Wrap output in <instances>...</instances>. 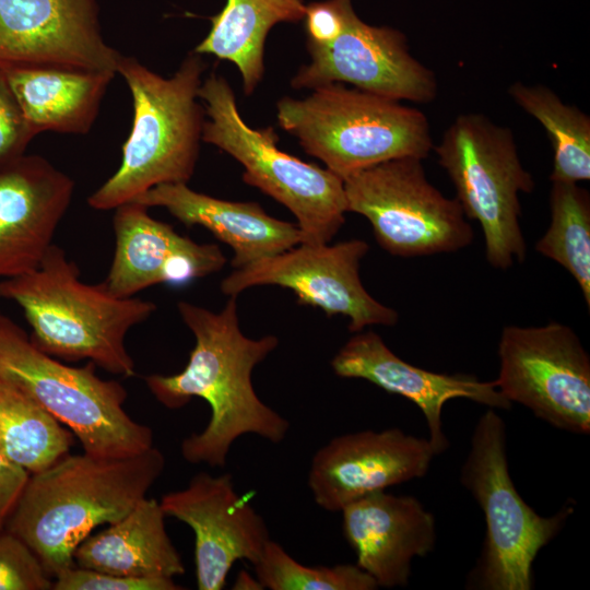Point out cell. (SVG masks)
Here are the masks:
<instances>
[{
	"label": "cell",
	"instance_id": "1",
	"mask_svg": "<svg viewBox=\"0 0 590 590\" xmlns=\"http://www.w3.org/2000/svg\"><path fill=\"white\" fill-rule=\"evenodd\" d=\"M177 307L196 340L189 361L178 374H153L144 380L167 409H180L193 397L210 405L205 428L181 441L182 458L191 464L223 468L232 445L243 435L281 442L290 422L258 397L251 380L253 368L276 349L279 339L243 334L236 296H231L219 312L184 300Z\"/></svg>",
	"mask_w": 590,
	"mask_h": 590
},
{
	"label": "cell",
	"instance_id": "2",
	"mask_svg": "<svg viewBox=\"0 0 590 590\" xmlns=\"http://www.w3.org/2000/svg\"><path fill=\"white\" fill-rule=\"evenodd\" d=\"M164 468L154 446L125 457L68 453L30 474L4 529L28 545L54 579L74 565L75 548L94 528L119 520L146 497Z\"/></svg>",
	"mask_w": 590,
	"mask_h": 590
},
{
	"label": "cell",
	"instance_id": "3",
	"mask_svg": "<svg viewBox=\"0 0 590 590\" xmlns=\"http://www.w3.org/2000/svg\"><path fill=\"white\" fill-rule=\"evenodd\" d=\"M0 298L22 308L30 339L44 353L70 362L88 359L123 377L135 374L126 335L156 309L149 300L113 295L103 282H82L76 263L54 244L36 269L0 281Z\"/></svg>",
	"mask_w": 590,
	"mask_h": 590
},
{
	"label": "cell",
	"instance_id": "4",
	"mask_svg": "<svg viewBox=\"0 0 590 590\" xmlns=\"http://www.w3.org/2000/svg\"><path fill=\"white\" fill-rule=\"evenodd\" d=\"M206 63L191 51L170 78L133 57H120L117 74L133 105L130 133L119 168L87 199L95 210H113L161 184L188 182L199 156L204 110L198 91Z\"/></svg>",
	"mask_w": 590,
	"mask_h": 590
},
{
	"label": "cell",
	"instance_id": "5",
	"mask_svg": "<svg viewBox=\"0 0 590 590\" xmlns=\"http://www.w3.org/2000/svg\"><path fill=\"white\" fill-rule=\"evenodd\" d=\"M281 128L342 179L402 157L426 158L434 149L429 120L401 102L331 83L303 99L278 104Z\"/></svg>",
	"mask_w": 590,
	"mask_h": 590
},
{
	"label": "cell",
	"instance_id": "6",
	"mask_svg": "<svg viewBox=\"0 0 590 590\" xmlns=\"http://www.w3.org/2000/svg\"><path fill=\"white\" fill-rule=\"evenodd\" d=\"M460 482L479 504L486 524L467 588L532 590L538 553L562 531L574 507L567 504L544 517L523 500L509 472L506 424L495 409L483 413L474 426Z\"/></svg>",
	"mask_w": 590,
	"mask_h": 590
},
{
	"label": "cell",
	"instance_id": "7",
	"mask_svg": "<svg viewBox=\"0 0 590 590\" xmlns=\"http://www.w3.org/2000/svg\"><path fill=\"white\" fill-rule=\"evenodd\" d=\"M95 364H62L37 349L30 337L0 312V381L25 393L96 457L131 456L153 446L151 427L135 422L123 409L126 389L104 380Z\"/></svg>",
	"mask_w": 590,
	"mask_h": 590
},
{
	"label": "cell",
	"instance_id": "8",
	"mask_svg": "<svg viewBox=\"0 0 590 590\" xmlns=\"http://www.w3.org/2000/svg\"><path fill=\"white\" fill-rule=\"evenodd\" d=\"M205 105L202 141L233 156L244 167L243 180L286 206L297 219L302 243L327 244L347 212L343 179L276 146L272 127L253 129L241 118L225 78L211 73L200 85Z\"/></svg>",
	"mask_w": 590,
	"mask_h": 590
},
{
	"label": "cell",
	"instance_id": "9",
	"mask_svg": "<svg viewBox=\"0 0 590 590\" xmlns=\"http://www.w3.org/2000/svg\"><path fill=\"white\" fill-rule=\"evenodd\" d=\"M434 150L464 215L482 227L487 262L499 270L523 262L527 244L519 194L532 192L534 180L520 161L510 128L483 114H462Z\"/></svg>",
	"mask_w": 590,
	"mask_h": 590
},
{
	"label": "cell",
	"instance_id": "10",
	"mask_svg": "<svg viewBox=\"0 0 590 590\" xmlns=\"http://www.w3.org/2000/svg\"><path fill=\"white\" fill-rule=\"evenodd\" d=\"M422 161L390 160L343 179L347 212L365 216L378 244L393 256L456 252L473 241L460 203L429 182Z\"/></svg>",
	"mask_w": 590,
	"mask_h": 590
},
{
	"label": "cell",
	"instance_id": "11",
	"mask_svg": "<svg viewBox=\"0 0 590 590\" xmlns=\"http://www.w3.org/2000/svg\"><path fill=\"white\" fill-rule=\"evenodd\" d=\"M494 380L512 404L555 428L590 433V357L577 333L560 322L507 326L498 342Z\"/></svg>",
	"mask_w": 590,
	"mask_h": 590
},
{
	"label": "cell",
	"instance_id": "12",
	"mask_svg": "<svg viewBox=\"0 0 590 590\" xmlns=\"http://www.w3.org/2000/svg\"><path fill=\"white\" fill-rule=\"evenodd\" d=\"M365 240L334 245L300 243L288 250L235 269L221 283L225 295L259 285L292 290L300 305L321 308L327 316L350 319L349 330L361 332L374 324L393 326L398 312L376 300L364 287L359 264L368 252Z\"/></svg>",
	"mask_w": 590,
	"mask_h": 590
},
{
	"label": "cell",
	"instance_id": "13",
	"mask_svg": "<svg viewBox=\"0 0 590 590\" xmlns=\"http://www.w3.org/2000/svg\"><path fill=\"white\" fill-rule=\"evenodd\" d=\"M310 62L291 81L295 88L349 83L396 101L426 104L438 93L435 73L415 59L404 34L363 22L354 10L340 36L326 45L307 44Z\"/></svg>",
	"mask_w": 590,
	"mask_h": 590
},
{
	"label": "cell",
	"instance_id": "14",
	"mask_svg": "<svg viewBox=\"0 0 590 590\" xmlns=\"http://www.w3.org/2000/svg\"><path fill=\"white\" fill-rule=\"evenodd\" d=\"M121 54L101 30L96 0H0V67L117 74Z\"/></svg>",
	"mask_w": 590,
	"mask_h": 590
},
{
	"label": "cell",
	"instance_id": "15",
	"mask_svg": "<svg viewBox=\"0 0 590 590\" xmlns=\"http://www.w3.org/2000/svg\"><path fill=\"white\" fill-rule=\"evenodd\" d=\"M161 507L194 533L196 580L199 590H221L237 560L252 565L270 534L263 518L240 496L229 473L199 472L178 491L165 494Z\"/></svg>",
	"mask_w": 590,
	"mask_h": 590
},
{
	"label": "cell",
	"instance_id": "16",
	"mask_svg": "<svg viewBox=\"0 0 590 590\" xmlns=\"http://www.w3.org/2000/svg\"><path fill=\"white\" fill-rule=\"evenodd\" d=\"M438 451L428 438L397 427L340 435L314 455L308 486L328 511L370 493L424 476Z\"/></svg>",
	"mask_w": 590,
	"mask_h": 590
},
{
	"label": "cell",
	"instance_id": "17",
	"mask_svg": "<svg viewBox=\"0 0 590 590\" xmlns=\"http://www.w3.org/2000/svg\"><path fill=\"white\" fill-rule=\"evenodd\" d=\"M115 253L103 284L117 297H133L158 283L184 285L220 271L226 257L215 244H198L130 201L115 209Z\"/></svg>",
	"mask_w": 590,
	"mask_h": 590
},
{
	"label": "cell",
	"instance_id": "18",
	"mask_svg": "<svg viewBox=\"0 0 590 590\" xmlns=\"http://www.w3.org/2000/svg\"><path fill=\"white\" fill-rule=\"evenodd\" d=\"M74 181L39 155L0 162V278L36 269L52 245Z\"/></svg>",
	"mask_w": 590,
	"mask_h": 590
},
{
	"label": "cell",
	"instance_id": "19",
	"mask_svg": "<svg viewBox=\"0 0 590 590\" xmlns=\"http://www.w3.org/2000/svg\"><path fill=\"white\" fill-rule=\"evenodd\" d=\"M334 374L342 378L365 379L382 390L412 401L422 411L429 440L442 453L449 446L442 432L441 412L451 399L465 398L495 410H510L511 403L494 381H481L473 375L439 374L404 362L373 331L357 332L331 361Z\"/></svg>",
	"mask_w": 590,
	"mask_h": 590
},
{
	"label": "cell",
	"instance_id": "20",
	"mask_svg": "<svg viewBox=\"0 0 590 590\" xmlns=\"http://www.w3.org/2000/svg\"><path fill=\"white\" fill-rule=\"evenodd\" d=\"M340 511L343 534L355 552L356 565L378 588L405 587L413 559L435 548V517L413 496L379 491Z\"/></svg>",
	"mask_w": 590,
	"mask_h": 590
},
{
	"label": "cell",
	"instance_id": "21",
	"mask_svg": "<svg viewBox=\"0 0 590 590\" xmlns=\"http://www.w3.org/2000/svg\"><path fill=\"white\" fill-rule=\"evenodd\" d=\"M132 201L148 208H165L187 227H205L231 246L234 269L275 256L302 243L297 224L268 215L258 203L221 200L197 192L186 182L157 185Z\"/></svg>",
	"mask_w": 590,
	"mask_h": 590
},
{
	"label": "cell",
	"instance_id": "22",
	"mask_svg": "<svg viewBox=\"0 0 590 590\" xmlns=\"http://www.w3.org/2000/svg\"><path fill=\"white\" fill-rule=\"evenodd\" d=\"M158 500L144 497L125 517L90 534L75 548L76 566L131 578L185 574V565L165 528Z\"/></svg>",
	"mask_w": 590,
	"mask_h": 590
},
{
	"label": "cell",
	"instance_id": "23",
	"mask_svg": "<svg viewBox=\"0 0 590 590\" xmlns=\"http://www.w3.org/2000/svg\"><path fill=\"white\" fill-rule=\"evenodd\" d=\"M34 133H87L116 73L49 67L3 68Z\"/></svg>",
	"mask_w": 590,
	"mask_h": 590
},
{
	"label": "cell",
	"instance_id": "24",
	"mask_svg": "<svg viewBox=\"0 0 590 590\" xmlns=\"http://www.w3.org/2000/svg\"><path fill=\"white\" fill-rule=\"evenodd\" d=\"M305 9L304 0H226L193 51L233 62L240 72L245 94L250 95L263 75L268 33L275 24L303 21Z\"/></svg>",
	"mask_w": 590,
	"mask_h": 590
},
{
	"label": "cell",
	"instance_id": "25",
	"mask_svg": "<svg viewBox=\"0 0 590 590\" xmlns=\"http://www.w3.org/2000/svg\"><path fill=\"white\" fill-rule=\"evenodd\" d=\"M73 434L32 398L0 381V455L28 474L69 453Z\"/></svg>",
	"mask_w": 590,
	"mask_h": 590
},
{
	"label": "cell",
	"instance_id": "26",
	"mask_svg": "<svg viewBox=\"0 0 590 590\" xmlns=\"http://www.w3.org/2000/svg\"><path fill=\"white\" fill-rule=\"evenodd\" d=\"M512 101L545 129L553 149L550 180L579 182L590 179V117L564 103L550 87L514 82Z\"/></svg>",
	"mask_w": 590,
	"mask_h": 590
},
{
	"label": "cell",
	"instance_id": "27",
	"mask_svg": "<svg viewBox=\"0 0 590 590\" xmlns=\"http://www.w3.org/2000/svg\"><path fill=\"white\" fill-rule=\"evenodd\" d=\"M551 222L536 241L542 256L564 267L590 306V194L577 182L551 181Z\"/></svg>",
	"mask_w": 590,
	"mask_h": 590
},
{
	"label": "cell",
	"instance_id": "28",
	"mask_svg": "<svg viewBox=\"0 0 590 590\" xmlns=\"http://www.w3.org/2000/svg\"><path fill=\"white\" fill-rule=\"evenodd\" d=\"M263 589L271 590H375L376 581L356 564L306 566L293 558L283 546L266 543L253 564Z\"/></svg>",
	"mask_w": 590,
	"mask_h": 590
},
{
	"label": "cell",
	"instance_id": "29",
	"mask_svg": "<svg viewBox=\"0 0 590 590\" xmlns=\"http://www.w3.org/2000/svg\"><path fill=\"white\" fill-rule=\"evenodd\" d=\"M52 578L20 538L0 530V590H51Z\"/></svg>",
	"mask_w": 590,
	"mask_h": 590
},
{
	"label": "cell",
	"instance_id": "30",
	"mask_svg": "<svg viewBox=\"0 0 590 590\" xmlns=\"http://www.w3.org/2000/svg\"><path fill=\"white\" fill-rule=\"evenodd\" d=\"M52 590H180L174 578H131L83 568L75 564L52 579Z\"/></svg>",
	"mask_w": 590,
	"mask_h": 590
},
{
	"label": "cell",
	"instance_id": "31",
	"mask_svg": "<svg viewBox=\"0 0 590 590\" xmlns=\"http://www.w3.org/2000/svg\"><path fill=\"white\" fill-rule=\"evenodd\" d=\"M35 137L0 67V162L25 154Z\"/></svg>",
	"mask_w": 590,
	"mask_h": 590
},
{
	"label": "cell",
	"instance_id": "32",
	"mask_svg": "<svg viewBox=\"0 0 590 590\" xmlns=\"http://www.w3.org/2000/svg\"><path fill=\"white\" fill-rule=\"evenodd\" d=\"M352 10V0H326L306 4L303 21L307 44L326 45L337 39Z\"/></svg>",
	"mask_w": 590,
	"mask_h": 590
},
{
	"label": "cell",
	"instance_id": "33",
	"mask_svg": "<svg viewBox=\"0 0 590 590\" xmlns=\"http://www.w3.org/2000/svg\"><path fill=\"white\" fill-rule=\"evenodd\" d=\"M28 476L24 469L0 455V530L4 529Z\"/></svg>",
	"mask_w": 590,
	"mask_h": 590
},
{
	"label": "cell",
	"instance_id": "34",
	"mask_svg": "<svg viewBox=\"0 0 590 590\" xmlns=\"http://www.w3.org/2000/svg\"><path fill=\"white\" fill-rule=\"evenodd\" d=\"M234 589H251V590H259L263 589L260 581L257 579V577L252 578L247 571L241 570L237 575L236 581L234 583Z\"/></svg>",
	"mask_w": 590,
	"mask_h": 590
}]
</instances>
